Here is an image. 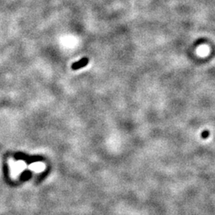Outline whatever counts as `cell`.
Returning <instances> with one entry per match:
<instances>
[{
	"label": "cell",
	"instance_id": "cell-1",
	"mask_svg": "<svg viewBox=\"0 0 215 215\" xmlns=\"http://www.w3.org/2000/svg\"><path fill=\"white\" fill-rule=\"evenodd\" d=\"M88 63H89V59L87 57H83L80 61H78L77 62H74V63L72 65V69H74V70H77V69H80L82 67L86 66Z\"/></svg>",
	"mask_w": 215,
	"mask_h": 215
},
{
	"label": "cell",
	"instance_id": "cell-2",
	"mask_svg": "<svg viewBox=\"0 0 215 215\" xmlns=\"http://www.w3.org/2000/svg\"><path fill=\"white\" fill-rule=\"evenodd\" d=\"M208 132H202V136L203 138H207V136H208Z\"/></svg>",
	"mask_w": 215,
	"mask_h": 215
}]
</instances>
